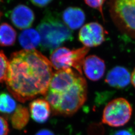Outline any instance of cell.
I'll return each mask as SVG.
<instances>
[{"label": "cell", "mask_w": 135, "mask_h": 135, "mask_svg": "<svg viewBox=\"0 0 135 135\" xmlns=\"http://www.w3.org/2000/svg\"><path fill=\"white\" fill-rule=\"evenodd\" d=\"M106 31L101 25L91 22L83 26L79 33V40L88 48L100 46L105 40Z\"/></svg>", "instance_id": "cell-7"}, {"label": "cell", "mask_w": 135, "mask_h": 135, "mask_svg": "<svg viewBox=\"0 0 135 135\" xmlns=\"http://www.w3.org/2000/svg\"><path fill=\"white\" fill-rule=\"evenodd\" d=\"M106 0H84L87 5L93 9L98 10L103 16V7Z\"/></svg>", "instance_id": "cell-18"}, {"label": "cell", "mask_w": 135, "mask_h": 135, "mask_svg": "<svg viewBox=\"0 0 135 135\" xmlns=\"http://www.w3.org/2000/svg\"><path fill=\"white\" fill-rule=\"evenodd\" d=\"M131 82L133 86L135 88V68L131 75Z\"/></svg>", "instance_id": "cell-23"}, {"label": "cell", "mask_w": 135, "mask_h": 135, "mask_svg": "<svg viewBox=\"0 0 135 135\" xmlns=\"http://www.w3.org/2000/svg\"><path fill=\"white\" fill-rule=\"evenodd\" d=\"M64 23L70 29L77 30L81 28L85 21L83 11L77 7H69L63 12Z\"/></svg>", "instance_id": "cell-12"}, {"label": "cell", "mask_w": 135, "mask_h": 135, "mask_svg": "<svg viewBox=\"0 0 135 135\" xmlns=\"http://www.w3.org/2000/svg\"><path fill=\"white\" fill-rule=\"evenodd\" d=\"M1 16H2V13H1V11H0V19H1Z\"/></svg>", "instance_id": "cell-24"}, {"label": "cell", "mask_w": 135, "mask_h": 135, "mask_svg": "<svg viewBox=\"0 0 135 135\" xmlns=\"http://www.w3.org/2000/svg\"><path fill=\"white\" fill-rule=\"evenodd\" d=\"M109 12L116 27L135 38V0H110Z\"/></svg>", "instance_id": "cell-4"}, {"label": "cell", "mask_w": 135, "mask_h": 135, "mask_svg": "<svg viewBox=\"0 0 135 135\" xmlns=\"http://www.w3.org/2000/svg\"><path fill=\"white\" fill-rule=\"evenodd\" d=\"M82 69L89 80L97 81L104 75L106 64L101 58L96 55H90L85 58Z\"/></svg>", "instance_id": "cell-8"}, {"label": "cell", "mask_w": 135, "mask_h": 135, "mask_svg": "<svg viewBox=\"0 0 135 135\" xmlns=\"http://www.w3.org/2000/svg\"><path fill=\"white\" fill-rule=\"evenodd\" d=\"M105 81L111 87L117 89H123L130 84V74L125 68L117 66L109 72Z\"/></svg>", "instance_id": "cell-10"}, {"label": "cell", "mask_w": 135, "mask_h": 135, "mask_svg": "<svg viewBox=\"0 0 135 135\" xmlns=\"http://www.w3.org/2000/svg\"><path fill=\"white\" fill-rule=\"evenodd\" d=\"M34 5L39 7H44L50 4L52 0H30Z\"/></svg>", "instance_id": "cell-20"}, {"label": "cell", "mask_w": 135, "mask_h": 135, "mask_svg": "<svg viewBox=\"0 0 135 135\" xmlns=\"http://www.w3.org/2000/svg\"><path fill=\"white\" fill-rule=\"evenodd\" d=\"M9 67V60L5 54L0 51V83L6 81Z\"/></svg>", "instance_id": "cell-17"}, {"label": "cell", "mask_w": 135, "mask_h": 135, "mask_svg": "<svg viewBox=\"0 0 135 135\" xmlns=\"http://www.w3.org/2000/svg\"><path fill=\"white\" fill-rule=\"evenodd\" d=\"M17 37L14 29L8 23L0 25V46L8 47L14 45Z\"/></svg>", "instance_id": "cell-15"}, {"label": "cell", "mask_w": 135, "mask_h": 135, "mask_svg": "<svg viewBox=\"0 0 135 135\" xmlns=\"http://www.w3.org/2000/svg\"><path fill=\"white\" fill-rule=\"evenodd\" d=\"M132 114L130 103L124 98H117L110 102L104 108L102 122L113 127H120L130 121Z\"/></svg>", "instance_id": "cell-6"}, {"label": "cell", "mask_w": 135, "mask_h": 135, "mask_svg": "<svg viewBox=\"0 0 135 135\" xmlns=\"http://www.w3.org/2000/svg\"><path fill=\"white\" fill-rule=\"evenodd\" d=\"M35 135H55L53 133L48 129H42L39 131Z\"/></svg>", "instance_id": "cell-21"}, {"label": "cell", "mask_w": 135, "mask_h": 135, "mask_svg": "<svg viewBox=\"0 0 135 135\" xmlns=\"http://www.w3.org/2000/svg\"><path fill=\"white\" fill-rule=\"evenodd\" d=\"M114 135H133V134L129 131L123 130L117 132Z\"/></svg>", "instance_id": "cell-22"}, {"label": "cell", "mask_w": 135, "mask_h": 135, "mask_svg": "<svg viewBox=\"0 0 135 135\" xmlns=\"http://www.w3.org/2000/svg\"><path fill=\"white\" fill-rule=\"evenodd\" d=\"M31 116L34 121L43 123L48 120L51 114V108L45 99H37L30 104Z\"/></svg>", "instance_id": "cell-11"}, {"label": "cell", "mask_w": 135, "mask_h": 135, "mask_svg": "<svg viewBox=\"0 0 135 135\" xmlns=\"http://www.w3.org/2000/svg\"><path fill=\"white\" fill-rule=\"evenodd\" d=\"M17 107L15 100L9 94H0V112L10 114L15 111Z\"/></svg>", "instance_id": "cell-16"}, {"label": "cell", "mask_w": 135, "mask_h": 135, "mask_svg": "<svg viewBox=\"0 0 135 135\" xmlns=\"http://www.w3.org/2000/svg\"><path fill=\"white\" fill-rule=\"evenodd\" d=\"M44 96L54 114L70 116L87 100V82L82 74L72 69L57 71Z\"/></svg>", "instance_id": "cell-2"}, {"label": "cell", "mask_w": 135, "mask_h": 135, "mask_svg": "<svg viewBox=\"0 0 135 135\" xmlns=\"http://www.w3.org/2000/svg\"><path fill=\"white\" fill-rule=\"evenodd\" d=\"M89 50L85 46L72 50L66 47L59 48L52 52L50 61L57 71L74 68L82 75L83 63Z\"/></svg>", "instance_id": "cell-5"}, {"label": "cell", "mask_w": 135, "mask_h": 135, "mask_svg": "<svg viewBox=\"0 0 135 135\" xmlns=\"http://www.w3.org/2000/svg\"><path fill=\"white\" fill-rule=\"evenodd\" d=\"M11 20L15 26L20 29H27L34 22V12L24 5L16 6L11 13Z\"/></svg>", "instance_id": "cell-9"}, {"label": "cell", "mask_w": 135, "mask_h": 135, "mask_svg": "<svg viewBox=\"0 0 135 135\" xmlns=\"http://www.w3.org/2000/svg\"><path fill=\"white\" fill-rule=\"evenodd\" d=\"M50 61L36 50H23L11 55L6 80L7 89L19 101L44 95L53 75Z\"/></svg>", "instance_id": "cell-1"}, {"label": "cell", "mask_w": 135, "mask_h": 135, "mask_svg": "<svg viewBox=\"0 0 135 135\" xmlns=\"http://www.w3.org/2000/svg\"><path fill=\"white\" fill-rule=\"evenodd\" d=\"M9 133V127L7 121L0 116V135H8Z\"/></svg>", "instance_id": "cell-19"}, {"label": "cell", "mask_w": 135, "mask_h": 135, "mask_svg": "<svg viewBox=\"0 0 135 135\" xmlns=\"http://www.w3.org/2000/svg\"><path fill=\"white\" fill-rule=\"evenodd\" d=\"M20 44L26 50H35L41 44V38L39 32L34 29H25L19 38Z\"/></svg>", "instance_id": "cell-13"}, {"label": "cell", "mask_w": 135, "mask_h": 135, "mask_svg": "<svg viewBox=\"0 0 135 135\" xmlns=\"http://www.w3.org/2000/svg\"><path fill=\"white\" fill-rule=\"evenodd\" d=\"M42 50L52 52L63 43L73 39L72 32L58 18L47 15L38 26Z\"/></svg>", "instance_id": "cell-3"}, {"label": "cell", "mask_w": 135, "mask_h": 135, "mask_svg": "<svg viewBox=\"0 0 135 135\" xmlns=\"http://www.w3.org/2000/svg\"><path fill=\"white\" fill-rule=\"evenodd\" d=\"M30 119V113L28 109L21 105L17 106L11 117L13 127L17 130L23 129L27 125Z\"/></svg>", "instance_id": "cell-14"}]
</instances>
